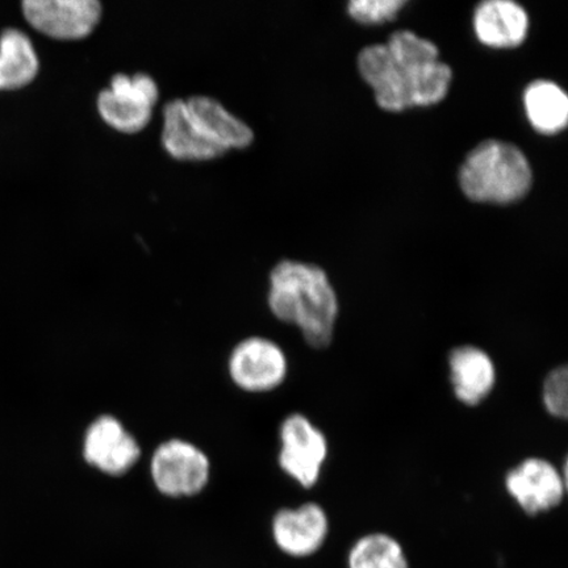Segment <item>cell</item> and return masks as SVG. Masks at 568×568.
I'll return each instance as SVG.
<instances>
[{"mask_svg":"<svg viewBox=\"0 0 568 568\" xmlns=\"http://www.w3.org/2000/svg\"><path fill=\"white\" fill-rule=\"evenodd\" d=\"M358 69L376 103L389 112L442 102L453 78L452 69L439 61L438 48L409 31L395 32L387 44L365 48Z\"/></svg>","mask_w":568,"mask_h":568,"instance_id":"6da1fadb","label":"cell"},{"mask_svg":"<svg viewBox=\"0 0 568 568\" xmlns=\"http://www.w3.org/2000/svg\"><path fill=\"white\" fill-rule=\"evenodd\" d=\"M267 305L281 323L296 326L314 349L335 338L339 303L328 275L316 265L284 260L270 274Z\"/></svg>","mask_w":568,"mask_h":568,"instance_id":"7a4b0ae2","label":"cell"},{"mask_svg":"<svg viewBox=\"0 0 568 568\" xmlns=\"http://www.w3.org/2000/svg\"><path fill=\"white\" fill-rule=\"evenodd\" d=\"M162 145L180 161H210L252 144L254 133L216 99L195 95L163 106Z\"/></svg>","mask_w":568,"mask_h":568,"instance_id":"3957f363","label":"cell"},{"mask_svg":"<svg viewBox=\"0 0 568 568\" xmlns=\"http://www.w3.org/2000/svg\"><path fill=\"white\" fill-rule=\"evenodd\" d=\"M529 161L508 142H481L460 168L459 183L468 199L480 203L508 204L520 201L531 186Z\"/></svg>","mask_w":568,"mask_h":568,"instance_id":"277c9868","label":"cell"},{"mask_svg":"<svg viewBox=\"0 0 568 568\" xmlns=\"http://www.w3.org/2000/svg\"><path fill=\"white\" fill-rule=\"evenodd\" d=\"M149 473L153 486L169 499H191L209 487L212 464L202 447L180 437L155 447Z\"/></svg>","mask_w":568,"mask_h":568,"instance_id":"5b68a950","label":"cell"},{"mask_svg":"<svg viewBox=\"0 0 568 568\" xmlns=\"http://www.w3.org/2000/svg\"><path fill=\"white\" fill-rule=\"evenodd\" d=\"M159 98L158 83L151 75L116 74L112 77L110 88L99 92L97 106L105 124L132 134L151 123Z\"/></svg>","mask_w":568,"mask_h":568,"instance_id":"8992f818","label":"cell"},{"mask_svg":"<svg viewBox=\"0 0 568 568\" xmlns=\"http://www.w3.org/2000/svg\"><path fill=\"white\" fill-rule=\"evenodd\" d=\"M278 466L301 487H315L329 456L328 438L303 414H291L280 426Z\"/></svg>","mask_w":568,"mask_h":568,"instance_id":"52a82bcc","label":"cell"},{"mask_svg":"<svg viewBox=\"0 0 568 568\" xmlns=\"http://www.w3.org/2000/svg\"><path fill=\"white\" fill-rule=\"evenodd\" d=\"M226 372L233 385L244 393H272L287 379L288 358L275 341L251 336L233 346Z\"/></svg>","mask_w":568,"mask_h":568,"instance_id":"ba28073f","label":"cell"},{"mask_svg":"<svg viewBox=\"0 0 568 568\" xmlns=\"http://www.w3.org/2000/svg\"><path fill=\"white\" fill-rule=\"evenodd\" d=\"M82 457L97 471L119 478L139 464L142 449L120 418L104 414L94 418L84 430Z\"/></svg>","mask_w":568,"mask_h":568,"instance_id":"9c48e42d","label":"cell"},{"mask_svg":"<svg viewBox=\"0 0 568 568\" xmlns=\"http://www.w3.org/2000/svg\"><path fill=\"white\" fill-rule=\"evenodd\" d=\"M504 486L524 514L539 516L551 513L562 504L566 496V462L560 473L548 459H524L506 474Z\"/></svg>","mask_w":568,"mask_h":568,"instance_id":"30bf717a","label":"cell"},{"mask_svg":"<svg viewBox=\"0 0 568 568\" xmlns=\"http://www.w3.org/2000/svg\"><path fill=\"white\" fill-rule=\"evenodd\" d=\"M270 531L275 548L283 556L307 559L316 556L328 541L331 520L318 503L308 501L296 508L276 510Z\"/></svg>","mask_w":568,"mask_h":568,"instance_id":"8fae6325","label":"cell"},{"mask_svg":"<svg viewBox=\"0 0 568 568\" xmlns=\"http://www.w3.org/2000/svg\"><path fill=\"white\" fill-rule=\"evenodd\" d=\"M24 17L34 30L57 40L88 38L102 19L98 0H27Z\"/></svg>","mask_w":568,"mask_h":568,"instance_id":"7c38bea8","label":"cell"},{"mask_svg":"<svg viewBox=\"0 0 568 568\" xmlns=\"http://www.w3.org/2000/svg\"><path fill=\"white\" fill-rule=\"evenodd\" d=\"M449 378L456 399L466 407H478L493 394L497 381L495 362L475 345L454 347L447 355Z\"/></svg>","mask_w":568,"mask_h":568,"instance_id":"4fadbf2b","label":"cell"},{"mask_svg":"<svg viewBox=\"0 0 568 568\" xmlns=\"http://www.w3.org/2000/svg\"><path fill=\"white\" fill-rule=\"evenodd\" d=\"M474 27L483 44L515 48L527 39L529 19L520 4L510 0H488L475 10Z\"/></svg>","mask_w":568,"mask_h":568,"instance_id":"5bb4252c","label":"cell"},{"mask_svg":"<svg viewBox=\"0 0 568 568\" xmlns=\"http://www.w3.org/2000/svg\"><path fill=\"white\" fill-rule=\"evenodd\" d=\"M39 57L32 41L19 30L0 36V90H17L30 84L39 73Z\"/></svg>","mask_w":568,"mask_h":568,"instance_id":"9a60e30c","label":"cell"},{"mask_svg":"<svg viewBox=\"0 0 568 568\" xmlns=\"http://www.w3.org/2000/svg\"><path fill=\"white\" fill-rule=\"evenodd\" d=\"M524 103L529 122L538 132L556 134L567 125L568 98L558 84L532 82L525 91Z\"/></svg>","mask_w":568,"mask_h":568,"instance_id":"2e32d148","label":"cell"},{"mask_svg":"<svg viewBox=\"0 0 568 568\" xmlns=\"http://www.w3.org/2000/svg\"><path fill=\"white\" fill-rule=\"evenodd\" d=\"M347 568H410L399 539L388 532L373 531L355 539L346 556Z\"/></svg>","mask_w":568,"mask_h":568,"instance_id":"e0dca14e","label":"cell"},{"mask_svg":"<svg viewBox=\"0 0 568 568\" xmlns=\"http://www.w3.org/2000/svg\"><path fill=\"white\" fill-rule=\"evenodd\" d=\"M542 404L550 416L566 420L568 414V368H552L542 383Z\"/></svg>","mask_w":568,"mask_h":568,"instance_id":"ac0fdd59","label":"cell"},{"mask_svg":"<svg viewBox=\"0 0 568 568\" xmlns=\"http://www.w3.org/2000/svg\"><path fill=\"white\" fill-rule=\"evenodd\" d=\"M404 4V0H353L347 9L359 23L379 24L393 20Z\"/></svg>","mask_w":568,"mask_h":568,"instance_id":"d6986e66","label":"cell"}]
</instances>
